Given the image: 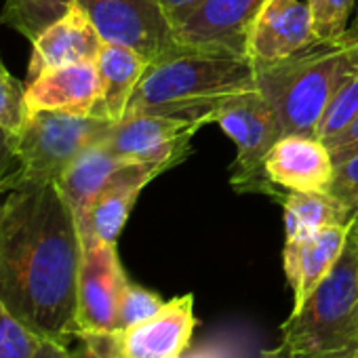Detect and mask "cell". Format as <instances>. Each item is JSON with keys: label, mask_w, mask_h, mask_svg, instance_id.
<instances>
[{"label": "cell", "mask_w": 358, "mask_h": 358, "mask_svg": "<svg viewBox=\"0 0 358 358\" xmlns=\"http://www.w3.org/2000/svg\"><path fill=\"white\" fill-rule=\"evenodd\" d=\"M101 83L95 62H80L45 70L32 83H26V110L68 112L78 116H97Z\"/></svg>", "instance_id": "obj_14"}, {"label": "cell", "mask_w": 358, "mask_h": 358, "mask_svg": "<svg viewBox=\"0 0 358 358\" xmlns=\"http://www.w3.org/2000/svg\"><path fill=\"white\" fill-rule=\"evenodd\" d=\"M316 43L308 0H266L249 38V59L253 66H268Z\"/></svg>", "instance_id": "obj_12"}, {"label": "cell", "mask_w": 358, "mask_h": 358, "mask_svg": "<svg viewBox=\"0 0 358 358\" xmlns=\"http://www.w3.org/2000/svg\"><path fill=\"white\" fill-rule=\"evenodd\" d=\"M348 230L350 224L327 226L303 238H285L282 266L293 289V310H299L316 285L331 272L343 251Z\"/></svg>", "instance_id": "obj_16"}, {"label": "cell", "mask_w": 358, "mask_h": 358, "mask_svg": "<svg viewBox=\"0 0 358 358\" xmlns=\"http://www.w3.org/2000/svg\"><path fill=\"white\" fill-rule=\"evenodd\" d=\"M78 345L70 350V358H118L114 333L78 335Z\"/></svg>", "instance_id": "obj_29"}, {"label": "cell", "mask_w": 358, "mask_h": 358, "mask_svg": "<svg viewBox=\"0 0 358 358\" xmlns=\"http://www.w3.org/2000/svg\"><path fill=\"white\" fill-rule=\"evenodd\" d=\"M182 358H238V352L230 345L222 343H203L194 350H186Z\"/></svg>", "instance_id": "obj_31"}, {"label": "cell", "mask_w": 358, "mask_h": 358, "mask_svg": "<svg viewBox=\"0 0 358 358\" xmlns=\"http://www.w3.org/2000/svg\"><path fill=\"white\" fill-rule=\"evenodd\" d=\"M356 118H358V70L350 74L331 97L329 106L324 108L318 120L316 139L329 143L333 137L343 133Z\"/></svg>", "instance_id": "obj_22"}, {"label": "cell", "mask_w": 358, "mask_h": 358, "mask_svg": "<svg viewBox=\"0 0 358 358\" xmlns=\"http://www.w3.org/2000/svg\"><path fill=\"white\" fill-rule=\"evenodd\" d=\"M36 358H70V348H68V343H59V341L49 339Z\"/></svg>", "instance_id": "obj_33"}, {"label": "cell", "mask_w": 358, "mask_h": 358, "mask_svg": "<svg viewBox=\"0 0 358 358\" xmlns=\"http://www.w3.org/2000/svg\"><path fill=\"white\" fill-rule=\"evenodd\" d=\"M83 238L57 184L9 192L0 205V301L47 339H76Z\"/></svg>", "instance_id": "obj_1"}, {"label": "cell", "mask_w": 358, "mask_h": 358, "mask_svg": "<svg viewBox=\"0 0 358 358\" xmlns=\"http://www.w3.org/2000/svg\"><path fill=\"white\" fill-rule=\"evenodd\" d=\"M358 70V34L314 47L268 66H255L257 89L274 108L282 135L316 137L318 120L343 80Z\"/></svg>", "instance_id": "obj_4"}, {"label": "cell", "mask_w": 358, "mask_h": 358, "mask_svg": "<svg viewBox=\"0 0 358 358\" xmlns=\"http://www.w3.org/2000/svg\"><path fill=\"white\" fill-rule=\"evenodd\" d=\"M101 47V34L83 11V7L76 3L57 22L47 26L36 36V41H32V57L28 64L26 83H32L36 76L51 68L97 62Z\"/></svg>", "instance_id": "obj_15"}, {"label": "cell", "mask_w": 358, "mask_h": 358, "mask_svg": "<svg viewBox=\"0 0 358 358\" xmlns=\"http://www.w3.org/2000/svg\"><path fill=\"white\" fill-rule=\"evenodd\" d=\"M201 0H160L164 13L169 15L171 24H175L179 17H184L192 7H196Z\"/></svg>", "instance_id": "obj_32"}, {"label": "cell", "mask_w": 358, "mask_h": 358, "mask_svg": "<svg viewBox=\"0 0 358 358\" xmlns=\"http://www.w3.org/2000/svg\"><path fill=\"white\" fill-rule=\"evenodd\" d=\"M47 341L0 301V358H36Z\"/></svg>", "instance_id": "obj_23"}, {"label": "cell", "mask_w": 358, "mask_h": 358, "mask_svg": "<svg viewBox=\"0 0 358 358\" xmlns=\"http://www.w3.org/2000/svg\"><path fill=\"white\" fill-rule=\"evenodd\" d=\"M282 209L287 238H303L327 226H345L354 220L329 192H287Z\"/></svg>", "instance_id": "obj_20"}, {"label": "cell", "mask_w": 358, "mask_h": 358, "mask_svg": "<svg viewBox=\"0 0 358 358\" xmlns=\"http://www.w3.org/2000/svg\"><path fill=\"white\" fill-rule=\"evenodd\" d=\"M352 352H358V215L331 272L282 322L280 343L259 358H335Z\"/></svg>", "instance_id": "obj_3"}, {"label": "cell", "mask_w": 358, "mask_h": 358, "mask_svg": "<svg viewBox=\"0 0 358 358\" xmlns=\"http://www.w3.org/2000/svg\"><path fill=\"white\" fill-rule=\"evenodd\" d=\"M255 89V66L249 59L182 49L150 64L124 116L160 114L205 127L236 97Z\"/></svg>", "instance_id": "obj_2"}, {"label": "cell", "mask_w": 358, "mask_h": 358, "mask_svg": "<svg viewBox=\"0 0 358 358\" xmlns=\"http://www.w3.org/2000/svg\"><path fill=\"white\" fill-rule=\"evenodd\" d=\"M129 278L118 259L116 245L95 236L83 238L78 272L76 337L87 333H114L118 306Z\"/></svg>", "instance_id": "obj_9"}, {"label": "cell", "mask_w": 358, "mask_h": 358, "mask_svg": "<svg viewBox=\"0 0 358 358\" xmlns=\"http://www.w3.org/2000/svg\"><path fill=\"white\" fill-rule=\"evenodd\" d=\"M5 199H7L5 194H0V205H3V203H5Z\"/></svg>", "instance_id": "obj_35"}, {"label": "cell", "mask_w": 358, "mask_h": 358, "mask_svg": "<svg viewBox=\"0 0 358 358\" xmlns=\"http://www.w3.org/2000/svg\"><path fill=\"white\" fill-rule=\"evenodd\" d=\"M329 152H331V158H333V164L354 156L358 152V118L343 131L339 133L337 137H333L329 143H327Z\"/></svg>", "instance_id": "obj_30"}, {"label": "cell", "mask_w": 358, "mask_h": 358, "mask_svg": "<svg viewBox=\"0 0 358 358\" xmlns=\"http://www.w3.org/2000/svg\"><path fill=\"white\" fill-rule=\"evenodd\" d=\"M215 122L236 145L232 186L243 192L262 190L270 184L264 173V162L282 133L278 116L262 91L255 89L236 97L222 110Z\"/></svg>", "instance_id": "obj_8"}, {"label": "cell", "mask_w": 358, "mask_h": 358, "mask_svg": "<svg viewBox=\"0 0 358 358\" xmlns=\"http://www.w3.org/2000/svg\"><path fill=\"white\" fill-rule=\"evenodd\" d=\"M329 194L350 213L358 215V152L335 164Z\"/></svg>", "instance_id": "obj_27"}, {"label": "cell", "mask_w": 358, "mask_h": 358, "mask_svg": "<svg viewBox=\"0 0 358 358\" xmlns=\"http://www.w3.org/2000/svg\"><path fill=\"white\" fill-rule=\"evenodd\" d=\"M264 3L266 0H201L173 24V41L179 49L249 59V38Z\"/></svg>", "instance_id": "obj_7"}, {"label": "cell", "mask_w": 358, "mask_h": 358, "mask_svg": "<svg viewBox=\"0 0 358 358\" xmlns=\"http://www.w3.org/2000/svg\"><path fill=\"white\" fill-rule=\"evenodd\" d=\"M95 24L103 43L135 49L150 64L162 62L179 49L173 24L160 0H76Z\"/></svg>", "instance_id": "obj_6"}, {"label": "cell", "mask_w": 358, "mask_h": 358, "mask_svg": "<svg viewBox=\"0 0 358 358\" xmlns=\"http://www.w3.org/2000/svg\"><path fill=\"white\" fill-rule=\"evenodd\" d=\"M335 358H358V352H352V354H343V356H335Z\"/></svg>", "instance_id": "obj_34"}, {"label": "cell", "mask_w": 358, "mask_h": 358, "mask_svg": "<svg viewBox=\"0 0 358 358\" xmlns=\"http://www.w3.org/2000/svg\"><path fill=\"white\" fill-rule=\"evenodd\" d=\"M124 164L127 162L116 158L106 148V143L99 141L87 148L64 173L57 186L76 217L78 230L85 226L97 196L110 186V182L120 173Z\"/></svg>", "instance_id": "obj_18"}, {"label": "cell", "mask_w": 358, "mask_h": 358, "mask_svg": "<svg viewBox=\"0 0 358 358\" xmlns=\"http://www.w3.org/2000/svg\"><path fill=\"white\" fill-rule=\"evenodd\" d=\"M201 122L160 114H133L112 124L106 148L122 162L156 164L164 171L182 162Z\"/></svg>", "instance_id": "obj_10"}, {"label": "cell", "mask_w": 358, "mask_h": 358, "mask_svg": "<svg viewBox=\"0 0 358 358\" xmlns=\"http://www.w3.org/2000/svg\"><path fill=\"white\" fill-rule=\"evenodd\" d=\"M20 190V158L15 154V133L0 124V194Z\"/></svg>", "instance_id": "obj_28"}, {"label": "cell", "mask_w": 358, "mask_h": 358, "mask_svg": "<svg viewBox=\"0 0 358 358\" xmlns=\"http://www.w3.org/2000/svg\"><path fill=\"white\" fill-rule=\"evenodd\" d=\"M164 303L166 301L158 293H154V291H150V289L129 280L124 291H122V297H120L116 331L131 329V327L152 318L154 314H158L162 310Z\"/></svg>", "instance_id": "obj_25"}, {"label": "cell", "mask_w": 358, "mask_h": 358, "mask_svg": "<svg viewBox=\"0 0 358 358\" xmlns=\"http://www.w3.org/2000/svg\"><path fill=\"white\" fill-rule=\"evenodd\" d=\"M162 171L164 169L156 164L127 162L93 203L91 213L80 228V238L95 236L103 243L116 245L141 190Z\"/></svg>", "instance_id": "obj_17"}, {"label": "cell", "mask_w": 358, "mask_h": 358, "mask_svg": "<svg viewBox=\"0 0 358 358\" xmlns=\"http://www.w3.org/2000/svg\"><path fill=\"white\" fill-rule=\"evenodd\" d=\"M76 0H7L0 11V24L20 32L28 41H36V36L57 22Z\"/></svg>", "instance_id": "obj_21"}, {"label": "cell", "mask_w": 358, "mask_h": 358, "mask_svg": "<svg viewBox=\"0 0 358 358\" xmlns=\"http://www.w3.org/2000/svg\"><path fill=\"white\" fill-rule=\"evenodd\" d=\"M95 64L101 83L97 116L116 124L124 118L129 101L145 70L150 68V62L131 47L103 43Z\"/></svg>", "instance_id": "obj_19"}, {"label": "cell", "mask_w": 358, "mask_h": 358, "mask_svg": "<svg viewBox=\"0 0 358 358\" xmlns=\"http://www.w3.org/2000/svg\"><path fill=\"white\" fill-rule=\"evenodd\" d=\"M354 3L356 0H308L312 28L318 43L333 45L352 34L348 22L354 11Z\"/></svg>", "instance_id": "obj_24"}, {"label": "cell", "mask_w": 358, "mask_h": 358, "mask_svg": "<svg viewBox=\"0 0 358 358\" xmlns=\"http://www.w3.org/2000/svg\"><path fill=\"white\" fill-rule=\"evenodd\" d=\"M114 122L68 112H32L15 133L20 190L57 184L70 164L91 145L103 141Z\"/></svg>", "instance_id": "obj_5"}, {"label": "cell", "mask_w": 358, "mask_h": 358, "mask_svg": "<svg viewBox=\"0 0 358 358\" xmlns=\"http://www.w3.org/2000/svg\"><path fill=\"white\" fill-rule=\"evenodd\" d=\"M26 116V83H20L0 62V124L17 133Z\"/></svg>", "instance_id": "obj_26"}, {"label": "cell", "mask_w": 358, "mask_h": 358, "mask_svg": "<svg viewBox=\"0 0 358 358\" xmlns=\"http://www.w3.org/2000/svg\"><path fill=\"white\" fill-rule=\"evenodd\" d=\"M196 329L194 295H179L152 318L114 331L118 358H182Z\"/></svg>", "instance_id": "obj_11"}, {"label": "cell", "mask_w": 358, "mask_h": 358, "mask_svg": "<svg viewBox=\"0 0 358 358\" xmlns=\"http://www.w3.org/2000/svg\"><path fill=\"white\" fill-rule=\"evenodd\" d=\"M333 158L324 141L308 135H282L266 156L264 173L287 192H329Z\"/></svg>", "instance_id": "obj_13"}]
</instances>
